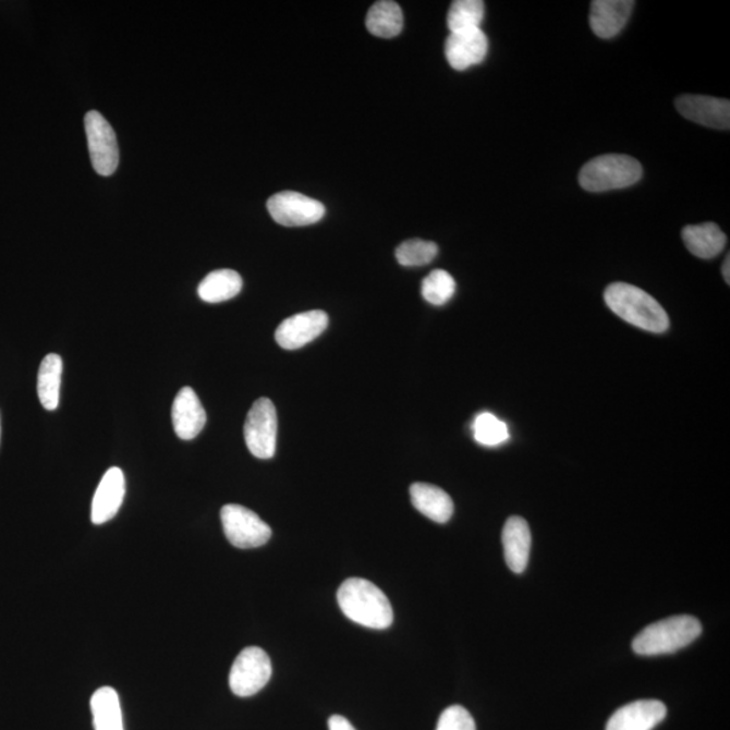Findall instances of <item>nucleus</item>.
Returning a JSON list of instances; mask_svg holds the SVG:
<instances>
[{
  "mask_svg": "<svg viewBox=\"0 0 730 730\" xmlns=\"http://www.w3.org/2000/svg\"><path fill=\"white\" fill-rule=\"evenodd\" d=\"M634 8L632 0H595L589 26L599 38H613L625 27Z\"/></svg>",
  "mask_w": 730,
  "mask_h": 730,
  "instance_id": "nucleus-16",
  "label": "nucleus"
},
{
  "mask_svg": "<svg viewBox=\"0 0 730 730\" xmlns=\"http://www.w3.org/2000/svg\"><path fill=\"white\" fill-rule=\"evenodd\" d=\"M272 676L269 656L261 648L248 647L234 660L229 673V686L238 696H252L267 686Z\"/></svg>",
  "mask_w": 730,
  "mask_h": 730,
  "instance_id": "nucleus-7",
  "label": "nucleus"
},
{
  "mask_svg": "<svg viewBox=\"0 0 730 730\" xmlns=\"http://www.w3.org/2000/svg\"><path fill=\"white\" fill-rule=\"evenodd\" d=\"M414 508L437 524H446L453 514V501L442 488L428 483H414L410 487Z\"/></svg>",
  "mask_w": 730,
  "mask_h": 730,
  "instance_id": "nucleus-18",
  "label": "nucleus"
},
{
  "mask_svg": "<svg viewBox=\"0 0 730 730\" xmlns=\"http://www.w3.org/2000/svg\"><path fill=\"white\" fill-rule=\"evenodd\" d=\"M643 178V167L626 155H604L584 165L580 173V184L589 193L631 187Z\"/></svg>",
  "mask_w": 730,
  "mask_h": 730,
  "instance_id": "nucleus-4",
  "label": "nucleus"
},
{
  "mask_svg": "<svg viewBox=\"0 0 730 730\" xmlns=\"http://www.w3.org/2000/svg\"><path fill=\"white\" fill-rule=\"evenodd\" d=\"M224 536L233 547L251 549L263 547L272 536L271 527L255 511L241 504H227L221 510Z\"/></svg>",
  "mask_w": 730,
  "mask_h": 730,
  "instance_id": "nucleus-6",
  "label": "nucleus"
},
{
  "mask_svg": "<svg viewBox=\"0 0 730 730\" xmlns=\"http://www.w3.org/2000/svg\"><path fill=\"white\" fill-rule=\"evenodd\" d=\"M328 325V314L323 311L296 314L279 325L275 339L283 350H300L321 336Z\"/></svg>",
  "mask_w": 730,
  "mask_h": 730,
  "instance_id": "nucleus-10",
  "label": "nucleus"
},
{
  "mask_svg": "<svg viewBox=\"0 0 730 730\" xmlns=\"http://www.w3.org/2000/svg\"><path fill=\"white\" fill-rule=\"evenodd\" d=\"M488 52V39L485 32L477 29L451 33L446 42V56L449 65L457 71L469 70L480 64Z\"/></svg>",
  "mask_w": 730,
  "mask_h": 730,
  "instance_id": "nucleus-12",
  "label": "nucleus"
},
{
  "mask_svg": "<svg viewBox=\"0 0 730 730\" xmlns=\"http://www.w3.org/2000/svg\"><path fill=\"white\" fill-rule=\"evenodd\" d=\"M339 606L348 619L370 629H387L394 621V611L387 595L378 586L361 577H351L337 592Z\"/></svg>",
  "mask_w": 730,
  "mask_h": 730,
  "instance_id": "nucleus-1",
  "label": "nucleus"
},
{
  "mask_svg": "<svg viewBox=\"0 0 730 730\" xmlns=\"http://www.w3.org/2000/svg\"><path fill=\"white\" fill-rule=\"evenodd\" d=\"M243 290V279L233 269H218L202 280L198 294L207 303H221L238 296Z\"/></svg>",
  "mask_w": 730,
  "mask_h": 730,
  "instance_id": "nucleus-21",
  "label": "nucleus"
},
{
  "mask_svg": "<svg viewBox=\"0 0 730 730\" xmlns=\"http://www.w3.org/2000/svg\"><path fill=\"white\" fill-rule=\"evenodd\" d=\"M92 711L95 730L123 729L120 696L114 689L100 688L92 698Z\"/></svg>",
  "mask_w": 730,
  "mask_h": 730,
  "instance_id": "nucleus-23",
  "label": "nucleus"
},
{
  "mask_svg": "<svg viewBox=\"0 0 730 730\" xmlns=\"http://www.w3.org/2000/svg\"><path fill=\"white\" fill-rule=\"evenodd\" d=\"M605 302L623 321L640 329L662 333L670 327V318L660 303L636 285L610 284L605 291Z\"/></svg>",
  "mask_w": 730,
  "mask_h": 730,
  "instance_id": "nucleus-2",
  "label": "nucleus"
},
{
  "mask_svg": "<svg viewBox=\"0 0 730 730\" xmlns=\"http://www.w3.org/2000/svg\"><path fill=\"white\" fill-rule=\"evenodd\" d=\"M61 374H63V358L56 353H49L38 370L37 391L39 402L50 412L59 406Z\"/></svg>",
  "mask_w": 730,
  "mask_h": 730,
  "instance_id": "nucleus-22",
  "label": "nucleus"
},
{
  "mask_svg": "<svg viewBox=\"0 0 730 730\" xmlns=\"http://www.w3.org/2000/svg\"><path fill=\"white\" fill-rule=\"evenodd\" d=\"M454 291H457V282H454L452 275L443 271V269H435L434 272H430L424 279L423 290H421L425 301L435 306L446 305L447 302L452 300Z\"/></svg>",
  "mask_w": 730,
  "mask_h": 730,
  "instance_id": "nucleus-25",
  "label": "nucleus"
},
{
  "mask_svg": "<svg viewBox=\"0 0 730 730\" xmlns=\"http://www.w3.org/2000/svg\"><path fill=\"white\" fill-rule=\"evenodd\" d=\"M365 26L370 35L380 38H394L401 35L403 29L401 5L391 0L376 2L368 11Z\"/></svg>",
  "mask_w": 730,
  "mask_h": 730,
  "instance_id": "nucleus-20",
  "label": "nucleus"
},
{
  "mask_svg": "<svg viewBox=\"0 0 730 730\" xmlns=\"http://www.w3.org/2000/svg\"><path fill=\"white\" fill-rule=\"evenodd\" d=\"M84 125L94 170L100 177H111L120 165V149L114 131L98 111L87 112Z\"/></svg>",
  "mask_w": 730,
  "mask_h": 730,
  "instance_id": "nucleus-8",
  "label": "nucleus"
},
{
  "mask_svg": "<svg viewBox=\"0 0 730 730\" xmlns=\"http://www.w3.org/2000/svg\"><path fill=\"white\" fill-rule=\"evenodd\" d=\"M0 437H2V425H0Z\"/></svg>",
  "mask_w": 730,
  "mask_h": 730,
  "instance_id": "nucleus-31",
  "label": "nucleus"
},
{
  "mask_svg": "<svg viewBox=\"0 0 730 730\" xmlns=\"http://www.w3.org/2000/svg\"><path fill=\"white\" fill-rule=\"evenodd\" d=\"M125 475L122 470L112 467L100 480L93 499L92 521L95 525H102L114 519L125 498Z\"/></svg>",
  "mask_w": 730,
  "mask_h": 730,
  "instance_id": "nucleus-14",
  "label": "nucleus"
},
{
  "mask_svg": "<svg viewBox=\"0 0 730 730\" xmlns=\"http://www.w3.org/2000/svg\"><path fill=\"white\" fill-rule=\"evenodd\" d=\"M267 209L275 222L289 228L307 227L321 221L325 216L321 202L294 191H283L271 196Z\"/></svg>",
  "mask_w": 730,
  "mask_h": 730,
  "instance_id": "nucleus-9",
  "label": "nucleus"
},
{
  "mask_svg": "<svg viewBox=\"0 0 730 730\" xmlns=\"http://www.w3.org/2000/svg\"><path fill=\"white\" fill-rule=\"evenodd\" d=\"M502 544L504 560L515 574L525 571L532 547L530 525L521 516H510L503 526Z\"/></svg>",
  "mask_w": 730,
  "mask_h": 730,
  "instance_id": "nucleus-17",
  "label": "nucleus"
},
{
  "mask_svg": "<svg viewBox=\"0 0 730 730\" xmlns=\"http://www.w3.org/2000/svg\"><path fill=\"white\" fill-rule=\"evenodd\" d=\"M436 730H476V726L467 709L454 705L441 713Z\"/></svg>",
  "mask_w": 730,
  "mask_h": 730,
  "instance_id": "nucleus-28",
  "label": "nucleus"
},
{
  "mask_svg": "<svg viewBox=\"0 0 730 730\" xmlns=\"http://www.w3.org/2000/svg\"><path fill=\"white\" fill-rule=\"evenodd\" d=\"M473 430L475 440L486 447H497L510 437L508 425L491 413L477 415Z\"/></svg>",
  "mask_w": 730,
  "mask_h": 730,
  "instance_id": "nucleus-27",
  "label": "nucleus"
},
{
  "mask_svg": "<svg viewBox=\"0 0 730 730\" xmlns=\"http://www.w3.org/2000/svg\"><path fill=\"white\" fill-rule=\"evenodd\" d=\"M702 632L701 622L692 616H676L650 623L633 640V650L642 656L677 653L688 647Z\"/></svg>",
  "mask_w": 730,
  "mask_h": 730,
  "instance_id": "nucleus-3",
  "label": "nucleus"
},
{
  "mask_svg": "<svg viewBox=\"0 0 730 730\" xmlns=\"http://www.w3.org/2000/svg\"><path fill=\"white\" fill-rule=\"evenodd\" d=\"M682 239L688 250L699 258L716 257L727 245L726 233L713 222L689 224L683 229Z\"/></svg>",
  "mask_w": 730,
  "mask_h": 730,
  "instance_id": "nucleus-19",
  "label": "nucleus"
},
{
  "mask_svg": "<svg viewBox=\"0 0 730 730\" xmlns=\"http://www.w3.org/2000/svg\"><path fill=\"white\" fill-rule=\"evenodd\" d=\"M246 447L257 459L268 460L277 452L278 414L268 398H260L251 407L244 426Z\"/></svg>",
  "mask_w": 730,
  "mask_h": 730,
  "instance_id": "nucleus-5",
  "label": "nucleus"
},
{
  "mask_svg": "<svg viewBox=\"0 0 730 730\" xmlns=\"http://www.w3.org/2000/svg\"><path fill=\"white\" fill-rule=\"evenodd\" d=\"M329 730H356L345 717L331 716L329 718Z\"/></svg>",
  "mask_w": 730,
  "mask_h": 730,
  "instance_id": "nucleus-29",
  "label": "nucleus"
},
{
  "mask_svg": "<svg viewBox=\"0 0 730 730\" xmlns=\"http://www.w3.org/2000/svg\"><path fill=\"white\" fill-rule=\"evenodd\" d=\"M206 412L198 396L191 387H184L178 392L172 404V424L175 434L182 440H193L204 430Z\"/></svg>",
  "mask_w": 730,
  "mask_h": 730,
  "instance_id": "nucleus-15",
  "label": "nucleus"
},
{
  "mask_svg": "<svg viewBox=\"0 0 730 730\" xmlns=\"http://www.w3.org/2000/svg\"><path fill=\"white\" fill-rule=\"evenodd\" d=\"M438 254V246L431 241L409 240L398 246L396 256L398 263L403 267L426 266L435 260Z\"/></svg>",
  "mask_w": 730,
  "mask_h": 730,
  "instance_id": "nucleus-26",
  "label": "nucleus"
},
{
  "mask_svg": "<svg viewBox=\"0 0 730 730\" xmlns=\"http://www.w3.org/2000/svg\"><path fill=\"white\" fill-rule=\"evenodd\" d=\"M666 715V706L660 701L632 702L610 717L606 730H653L665 720Z\"/></svg>",
  "mask_w": 730,
  "mask_h": 730,
  "instance_id": "nucleus-13",
  "label": "nucleus"
},
{
  "mask_svg": "<svg viewBox=\"0 0 730 730\" xmlns=\"http://www.w3.org/2000/svg\"><path fill=\"white\" fill-rule=\"evenodd\" d=\"M677 109L689 121L720 131H729L730 102L728 99L682 95L677 99Z\"/></svg>",
  "mask_w": 730,
  "mask_h": 730,
  "instance_id": "nucleus-11",
  "label": "nucleus"
},
{
  "mask_svg": "<svg viewBox=\"0 0 730 730\" xmlns=\"http://www.w3.org/2000/svg\"><path fill=\"white\" fill-rule=\"evenodd\" d=\"M729 269H730V256L728 255L727 258H726V263H723V266H722V275H723V279H726V282H727L728 284L730 283V272H729Z\"/></svg>",
  "mask_w": 730,
  "mask_h": 730,
  "instance_id": "nucleus-30",
  "label": "nucleus"
},
{
  "mask_svg": "<svg viewBox=\"0 0 730 730\" xmlns=\"http://www.w3.org/2000/svg\"><path fill=\"white\" fill-rule=\"evenodd\" d=\"M485 19V3L482 0H457L448 13V27L451 33L477 29Z\"/></svg>",
  "mask_w": 730,
  "mask_h": 730,
  "instance_id": "nucleus-24",
  "label": "nucleus"
}]
</instances>
